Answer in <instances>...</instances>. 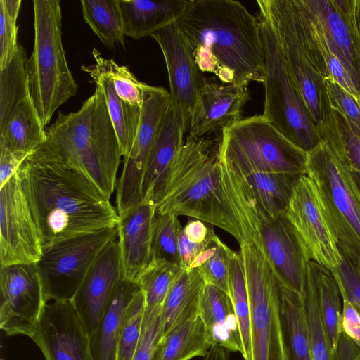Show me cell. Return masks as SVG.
<instances>
[{"label": "cell", "mask_w": 360, "mask_h": 360, "mask_svg": "<svg viewBox=\"0 0 360 360\" xmlns=\"http://www.w3.org/2000/svg\"><path fill=\"white\" fill-rule=\"evenodd\" d=\"M18 173L43 247L117 227V210L83 174L36 150Z\"/></svg>", "instance_id": "obj_1"}, {"label": "cell", "mask_w": 360, "mask_h": 360, "mask_svg": "<svg viewBox=\"0 0 360 360\" xmlns=\"http://www.w3.org/2000/svg\"><path fill=\"white\" fill-rule=\"evenodd\" d=\"M176 23L202 72L212 73L224 84L264 82L259 22L240 1L190 0Z\"/></svg>", "instance_id": "obj_2"}, {"label": "cell", "mask_w": 360, "mask_h": 360, "mask_svg": "<svg viewBox=\"0 0 360 360\" xmlns=\"http://www.w3.org/2000/svg\"><path fill=\"white\" fill-rule=\"evenodd\" d=\"M219 145L204 137L186 140L172 164L155 212L200 219L240 238L221 185Z\"/></svg>", "instance_id": "obj_3"}, {"label": "cell", "mask_w": 360, "mask_h": 360, "mask_svg": "<svg viewBox=\"0 0 360 360\" xmlns=\"http://www.w3.org/2000/svg\"><path fill=\"white\" fill-rule=\"evenodd\" d=\"M34 42L27 59L30 92L43 126L75 96L78 86L69 69L62 41L60 0H34Z\"/></svg>", "instance_id": "obj_4"}, {"label": "cell", "mask_w": 360, "mask_h": 360, "mask_svg": "<svg viewBox=\"0 0 360 360\" xmlns=\"http://www.w3.org/2000/svg\"><path fill=\"white\" fill-rule=\"evenodd\" d=\"M250 308V359L288 360L281 316V285L261 236L238 243Z\"/></svg>", "instance_id": "obj_5"}, {"label": "cell", "mask_w": 360, "mask_h": 360, "mask_svg": "<svg viewBox=\"0 0 360 360\" xmlns=\"http://www.w3.org/2000/svg\"><path fill=\"white\" fill-rule=\"evenodd\" d=\"M257 3L259 16L270 25L289 75L319 132L332 108L323 76L301 26L296 0H258Z\"/></svg>", "instance_id": "obj_6"}, {"label": "cell", "mask_w": 360, "mask_h": 360, "mask_svg": "<svg viewBox=\"0 0 360 360\" xmlns=\"http://www.w3.org/2000/svg\"><path fill=\"white\" fill-rule=\"evenodd\" d=\"M218 153L244 174L257 172L295 176L307 174L308 153L262 115L241 119L224 128Z\"/></svg>", "instance_id": "obj_7"}, {"label": "cell", "mask_w": 360, "mask_h": 360, "mask_svg": "<svg viewBox=\"0 0 360 360\" xmlns=\"http://www.w3.org/2000/svg\"><path fill=\"white\" fill-rule=\"evenodd\" d=\"M307 175L314 182L334 226L340 250L360 264V191L350 169L321 141L307 155Z\"/></svg>", "instance_id": "obj_8"}, {"label": "cell", "mask_w": 360, "mask_h": 360, "mask_svg": "<svg viewBox=\"0 0 360 360\" xmlns=\"http://www.w3.org/2000/svg\"><path fill=\"white\" fill-rule=\"evenodd\" d=\"M258 20L265 56L262 116L308 153L321 141V137L289 75L270 25L259 16Z\"/></svg>", "instance_id": "obj_9"}, {"label": "cell", "mask_w": 360, "mask_h": 360, "mask_svg": "<svg viewBox=\"0 0 360 360\" xmlns=\"http://www.w3.org/2000/svg\"><path fill=\"white\" fill-rule=\"evenodd\" d=\"M116 238L117 228H107L43 247L36 264L46 302L72 300L100 253Z\"/></svg>", "instance_id": "obj_10"}, {"label": "cell", "mask_w": 360, "mask_h": 360, "mask_svg": "<svg viewBox=\"0 0 360 360\" xmlns=\"http://www.w3.org/2000/svg\"><path fill=\"white\" fill-rule=\"evenodd\" d=\"M165 88L146 84L138 131L116 186V210L123 214L143 200L142 186L149 155L170 105Z\"/></svg>", "instance_id": "obj_11"}, {"label": "cell", "mask_w": 360, "mask_h": 360, "mask_svg": "<svg viewBox=\"0 0 360 360\" xmlns=\"http://www.w3.org/2000/svg\"><path fill=\"white\" fill-rule=\"evenodd\" d=\"M285 213L303 240L311 260L330 270L340 264L342 255L334 226L307 174L297 179Z\"/></svg>", "instance_id": "obj_12"}, {"label": "cell", "mask_w": 360, "mask_h": 360, "mask_svg": "<svg viewBox=\"0 0 360 360\" xmlns=\"http://www.w3.org/2000/svg\"><path fill=\"white\" fill-rule=\"evenodd\" d=\"M0 267V328L7 335L31 338L48 303L37 264Z\"/></svg>", "instance_id": "obj_13"}, {"label": "cell", "mask_w": 360, "mask_h": 360, "mask_svg": "<svg viewBox=\"0 0 360 360\" xmlns=\"http://www.w3.org/2000/svg\"><path fill=\"white\" fill-rule=\"evenodd\" d=\"M41 237L18 173L0 187V264H37L42 254Z\"/></svg>", "instance_id": "obj_14"}, {"label": "cell", "mask_w": 360, "mask_h": 360, "mask_svg": "<svg viewBox=\"0 0 360 360\" xmlns=\"http://www.w3.org/2000/svg\"><path fill=\"white\" fill-rule=\"evenodd\" d=\"M255 210L263 245L280 285L304 296L311 259L303 240L285 212L270 214L256 198Z\"/></svg>", "instance_id": "obj_15"}, {"label": "cell", "mask_w": 360, "mask_h": 360, "mask_svg": "<svg viewBox=\"0 0 360 360\" xmlns=\"http://www.w3.org/2000/svg\"><path fill=\"white\" fill-rule=\"evenodd\" d=\"M30 338L45 360H94L90 337L72 300L48 302Z\"/></svg>", "instance_id": "obj_16"}, {"label": "cell", "mask_w": 360, "mask_h": 360, "mask_svg": "<svg viewBox=\"0 0 360 360\" xmlns=\"http://www.w3.org/2000/svg\"><path fill=\"white\" fill-rule=\"evenodd\" d=\"M158 44L168 72L170 105L181 115L186 131L203 82L193 49L176 22L150 36Z\"/></svg>", "instance_id": "obj_17"}, {"label": "cell", "mask_w": 360, "mask_h": 360, "mask_svg": "<svg viewBox=\"0 0 360 360\" xmlns=\"http://www.w3.org/2000/svg\"><path fill=\"white\" fill-rule=\"evenodd\" d=\"M249 100L247 86L219 83L204 77L190 118L186 140L204 138L239 121Z\"/></svg>", "instance_id": "obj_18"}, {"label": "cell", "mask_w": 360, "mask_h": 360, "mask_svg": "<svg viewBox=\"0 0 360 360\" xmlns=\"http://www.w3.org/2000/svg\"><path fill=\"white\" fill-rule=\"evenodd\" d=\"M122 277L117 238L102 250L72 300L90 337Z\"/></svg>", "instance_id": "obj_19"}, {"label": "cell", "mask_w": 360, "mask_h": 360, "mask_svg": "<svg viewBox=\"0 0 360 360\" xmlns=\"http://www.w3.org/2000/svg\"><path fill=\"white\" fill-rule=\"evenodd\" d=\"M322 25L352 83L360 93V34L356 0H306Z\"/></svg>", "instance_id": "obj_20"}, {"label": "cell", "mask_w": 360, "mask_h": 360, "mask_svg": "<svg viewBox=\"0 0 360 360\" xmlns=\"http://www.w3.org/2000/svg\"><path fill=\"white\" fill-rule=\"evenodd\" d=\"M155 205L142 200L120 215L117 225L122 278L137 282L151 261V236Z\"/></svg>", "instance_id": "obj_21"}, {"label": "cell", "mask_w": 360, "mask_h": 360, "mask_svg": "<svg viewBox=\"0 0 360 360\" xmlns=\"http://www.w3.org/2000/svg\"><path fill=\"white\" fill-rule=\"evenodd\" d=\"M186 132L180 114L169 105L148 160L142 186L143 200L155 205L168 169L184 143Z\"/></svg>", "instance_id": "obj_22"}, {"label": "cell", "mask_w": 360, "mask_h": 360, "mask_svg": "<svg viewBox=\"0 0 360 360\" xmlns=\"http://www.w3.org/2000/svg\"><path fill=\"white\" fill-rule=\"evenodd\" d=\"M205 285L197 269L181 271L161 307L160 341L176 328L200 315Z\"/></svg>", "instance_id": "obj_23"}, {"label": "cell", "mask_w": 360, "mask_h": 360, "mask_svg": "<svg viewBox=\"0 0 360 360\" xmlns=\"http://www.w3.org/2000/svg\"><path fill=\"white\" fill-rule=\"evenodd\" d=\"M301 26L323 80L333 78L360 103V93L352 83L318 18L306 0H296Z\"/></svg>", "instance_id": "obj_24"}, {"label": "cell", "mask_w": 360, "mask_h": 360, "mask_svg": "<svg viewBox=\"0 0 360 360\" xmlns=\"http://www.w3.org/2000/svg\"><path fill=\"white\" fill-rule=\"evenodd\" d=\"M190 0H120L124 34L135 39L151 36L176 22Z\"/></svg>", "instance_id": "obj_25"}, {"label": "cell", "mask_w": 360, "mask_h": 360, "mask_svg": "<svg viewBox=\"0 0 360 360\" xmlns=\"http://www.w3.org/2000/svg\"><path fill=\"white\" fill-rule=\"evenodd\" d=\"M202 318L213 345L241 353L242 344L238 319L231 300L219 288L205 284L200 302Z\"/></svg>", "instance_id": "obj_26"}, {"label": "cell", "mask_w": 360, "mask_h": 360, "mask_svg": "<svg viewBox=\"0 0 360 360\" xmlns=\"http://www.w3.org/2000/svg\"><path fill=\"white\" fill-rule=\"evenodd\" d=\"M140 290L137 282L120 279L91 338L94 360H116L118 337L127 308Z\"/></svg>", "instance_id": "obj_27"}, {"label": "cell", "mask_w": 360, "mask_h": 360, "mask_svg": "<svg viewBox=\"0 0 360 360\" xmlns=\"http://www.w3.org/2000/svg\"><path fill=\"white\" fill-rule=\"evenodd\" d=\"M46 140V128L30 94L13 108L0 127V146L30 155Z\"/></svg>", "instance_id": "obj_28"}, {"label": "cell", "mask_w": 360, "mask_h": 360, "mask_svg": "<svg viewBox=\"0 0 360 360\" xmlns=\"http://www.w3.org/2000/svg\"><path fill=\"white\" fill-rule=\"evenodd\" d=\"M281 316L288 360H311L304 296L281 286Z\"/></svg>", "instance_id": "obj_29"}, {"label": "cell", "mask_w": 360, "mask_h": 360, "mask_svg": "<svg viewBox=\"0 0 360 360\" xmlns=\"http://www.w3.org/2000/svg\"><path fill=\"white\" fill-rule=\"evenodd\" d=\"M96 85H98L105 98L109 115L119 140L122 155L126 157L132 146L138 131L141 108L128 104L116 93L110 78L98 70L94 65H82Z\"/></svg>", "instance_id": "obj_30"}, {"label": "cell", "mask_w": 360, "mask_h": 360, "mask_svg": "<svg viewBox=\"0 0 360 360\" xmlns=\"http://www.w3.org/2000/svg\"><path fill=\"white\" fill-rule=\"evenodd\" d=\"M307 270L315 283L322 322L330 351L334 356L342 333L340 289L330 269L311 260Z\"/></svg>", "instance_id": "obj_31"}, {"label": "cell", "mask_w": 360, "mask_h": 360, "mask_svg": "<svg viewBox=\"0 0 360 360\" xmlns=\"http://www.w3.org/2000/svg\"><path fill=\"white\" fill-rule=\"evenodd\" d=\"M213 346L200 317L189 320L160 341L157 360H190L204 356Z\"/></svg>", "instance_id": "obj_32"}, {"label": "cell", "mask_w": 360, "mask_h": 360, "mask_svg": "<svg viewBox=\"0 0 360 360\" xmlns=\"http://www.w3.org/2000/svg\"><path fill=\"white\" fill-rule=\"evenodd\" d=\"M84 21L108 49L115 43L125 48L124 23L120 0H82Z\"/></svg>", "instance_id": "obj_33"}, {"label": "cell", "mask_w": 360, "mask_h": 360, "mask_svg": "<svg viewBox=\"0 0 360 360\" xmlns=\"http://www.w3.org/2000/svg\"><path fill=\"white\" fill-rule=\"evenodd\" d=\"M243 174L257 201L264 210L270 214L285 212L298 176L265 172Z\"/></svg>", "instance_id": "obj_34"}, {"label": "cell", "mask_w": 360, "mask_h": 360, "mask_svg": "<svg viewBox=\"0 0 360 360\" xmlns=\"http://www.w3.org/2000/svg\"><path fill=\"white\" fill-rule=\"evenodd\" d=\"M319 134L351 170L360 173V129L332 109Z\"/></svg>", "instance_id": "obj_35"}, {"label": "cell", "mask_w": 360, "mask_h": 360, "mask_svg": "<svg viewBox=\"0 0 360 360\" xmlns=\"http://www.w3.org/2000/svg\"><path fill=\"white\" fill-rule=\"evenodd\" d=\"M27 59L24 47L19 44L9 65L0 70V127L6 122L13 108L30 94Z\"/></svg>", "instance_id": "obj_36"}, {"label": "cell", "mask_w": 360, "mask_h": 360, "mask_svg": "<svg viewBox=\"0 0 360 360\" xmlns=\"http://www.w3.org/2000/svg\"><path fill=\"white\" fill-rule=\"evenodd\" d=\"M229 295L238 319L241 338V355L250 359V308L240 252L233 251L229 260Z\"/></svg>", "instance_id": "obj_37"}, {"label": "cell", "mask_w": 360, "mask_h": 360, "mask_svg": "<svg viewBox=\"0 0 360 360\" xmlns=\"http://www.w3.org/2000/svg\"><path fill=\"white\" fill-rule=\"evenodd\" d=\"M233 251L215 234L191 269H197L205 284L216 286L229 294V260Z\"/></svg>", "instance_id": "obj_38"}, {"label": "cell", "mask_w": 360, "mask_h": 360, "mask_svg": "<svg viewBox=\"0 0 360 360\" xmlns=\"http://www.w3.org/2000/svg\"><path fill=\"white\" fill-rule=\"evenodd\" d=\"M183 269L164 260H151L137 280L146 309L162 306L172 283Z\"/></svg>", "instance_id": "obj_39"}, {"label": "cell", "mask_w": 360, "mask_h": 360, "mask_svg": "<svg viewBox=\"0 0 360 360\" xmlns=\"http://www.w3.org/2000/svg\"><path fill=\"white\" fill-rule=\"evenodd\" d=\"M96 68L110 78L119 97L129 105L141 107L145 83L139 81L125 65H119L113 59H105L93 48Z\"/></svg>", "instance_id": "obj_40"}, {"label": "cell", "mask_w": 360, "mask_h": 360, "mask_svg": "<svg viewBox=\"0 0 360 360\" xmlns=\"http://www.w3.org/2000/svg\"><path fill=\"white\" fill-rule=\"evenodd\" d=\"M181 228L177 216L155 212L152 226L151 260H164L180 266L178 237Z\"/></svg>", "instance_id": "obj_41"}, {"label": "cell", "mask_w": 360, "mask_h": 360, "mask_svg": "<svg viewBox=\"0 0 360 360\" xmlns=\"http://www.w3.org/2000/svg\"><path fill=\"white\" fill-rule=\"evenodd\" d=\"M145 311V296L140 290L127 308L118 337L116 360H132L140 340Z\"/></svg>", "instance_id": "obj_42"}, {"label": "cell", "mask_w": 360, "mask_h": 360, "mask_svg": "<svg viewBox=\"0 0 360 360\" xmlns=\"http://www.w3.org/2000/svg\"><path fill=\"white\" fill-rule=\"evenodd\" d=\"M304 297L310 330L311 360H333L319 311L315 283L308 270Z\"/></svg>", "instance_id": "obj_43"}, {"label": "cell", "mask_w": 360, "mask_h": 360, "mask_svg": "<svg viewBox=\"0 0 360 360\" xmlns=\"http://www.w3.org/2000/svg\"><path fill=\"white\" fill-rule=\"evenodd\" d=\"M21 4V0H0V70L9 65L18 48L17 20Z\"/></svg>", "instance_id": "obj_44"}, {"label": "cell", "mask_w": 360, "mask_h": 360, "mask_svg": "<svg viewBox=\"0 0 360 360\" xmlns=\"http://www.w3.org/2000/svg\"><path fill=\"white\" fill-rule=\"evenodd\" d=\"M161 307L146 308L140 340L132 360H157L160 340Z\"/></svg>", "instance_id": "obj_45"}, {"label": "cell", "mask_w": 360, "mask_h": 360, "mask_svg": "<svg viewBox=\"0 0 360 360\" xmlns=\"http://www.w3.org/2000/svg\"><path fill=\"white\" fill-rule=\"evenodd\" d=\"M341 251V250H340ZM340 264L330 269L340 289L342 299L349 301L360 314V269L341 251Z\"/></svg>", "instance_id": "obj_46"}, {"label": "cell", "mask_w": 360, "mask_h": 360, "mask_svg": "<svg viewBox=\"0 0 360 360\" xmlns=\"http://www.w3.org/2000/svg\"><path fill=\"white\" fill-rule=\"evenodd\" d=\"M331 108L360 129V103L333 78L323 80Z\"/></svg>", "instance_id": "obj_47"}, {"label": "cell", "mask_w": 360, "mask_h": 360, "mask_svg": "<svg viewBox=\"0 0 360 360\" xmlns=\"http://www.w3.org/2000/svg\"><path fill=\"white\" fill-rule=\"evenodd\" d=\"M214 235L203 243H196L189 240L183 231V227L181 229L178 237V251L181 269H191L195 259L205 249Z\"/></svg>", "instance_id": "obj_48"}, {"label": "cell", "mask_w": 360, "mask_h": 360, "mask_svg": "<svg viewBox=\"0 0 360 360\" xmlns=\"http://www.w3.org/2000/svg\"><path fill=\"white\" fill-rule=\"evenodd\" d=\"M29 154L11 152L0 146V187L16 174Z\"/></svg>", "instance_id": "obj_49"}, {"label": "cell", "mask_w": 360, "mask_h": 360, "mask_svg": "<svg viewBox=\"0 0 360 360\" xmlns=\"http://www.w3.org/2000/svg\"><path fill=\"white\" fill-rule=\"evenodd\" d=\"M342 331L360 349V314L346 299H342Z\"/></svg>", "instance_id": "obj_50"}, {"label": "cell", "mask_w": 360, "mask_h": 360, "mask_svg": "<svg viewBox=\"0 0 360 360\" xmlns=\"http://www.w3.org/2000/svg\"><path fill=\"white\" fill-rule=\"evenodd\" d=\"M210 224L191 218L183 227V231L189 240L201 243L210 238L214 233Z\"/></svg>", "instance_id": "obj_51"}, {"label": "cell", "mask_w": 360, "mask_h": 360, "mask_svg": "<svg viewBox=\"0 0 360 360\" xmlns=\"http://www.w3.org/2000/svg\"><path fill=\"white\" fill-rule=\"evenodd\" d=\"M333 360H360V349L342 333Z\"/></svg>", "instance_id": "obj_52"}, {"label": "cell", "mask_w": 360, "mask_h": 360, "mask_svg": "<svg viewBox=\"0 0 360 360\" xmlns=\"http://www.w3.org/2000/svg\"><path fill=\"white\" fill-rule=\"evenodd\" d=\"M229 351L219 345H213L202 360H229Z\"/></svg>", "instance_id": "obj_53"}, {"label": "cell", "mask_w": 360, "mask_h": 360, "mask_svg": "<svg viewBox=\"0 0 360 360\" xmlns=\"http://www.w3.org/2000/svg\"><path fill=\"white\" fill-rule=\"evenodd\" d=\"M356 22H357V25H358L359 34H360V0H356Z\"/></svg>", "instance_id": "obj_54"}, {"label": "cell", "mask_w": 360, "mask_h": 360, "mask_svg": "<svg viewBox=\"0 0 360 360\" xmlns=\"http://www.w3.org/2000/svg\"><path fill=\"white\" fill-rule=\"evenodd\" d=\"M351 170V169H350ZM353 178L360 191V173L351 170Z\"/></svg>", "instance_id": "obj_55"}, {"label": "cell", "mask_w": 360, "mask_h": 360, "mask_svg": "<svg viewBox=\"0 0 360 360\" xmlns=\"http://www.w3.org/2000/svg\"><path fill=\"white\" fill-rule=\"evenodd\" d=\"M359 269H360V264L359 265Z\"/></svg>", "instance_id": "obj_56"}]
</instances>
